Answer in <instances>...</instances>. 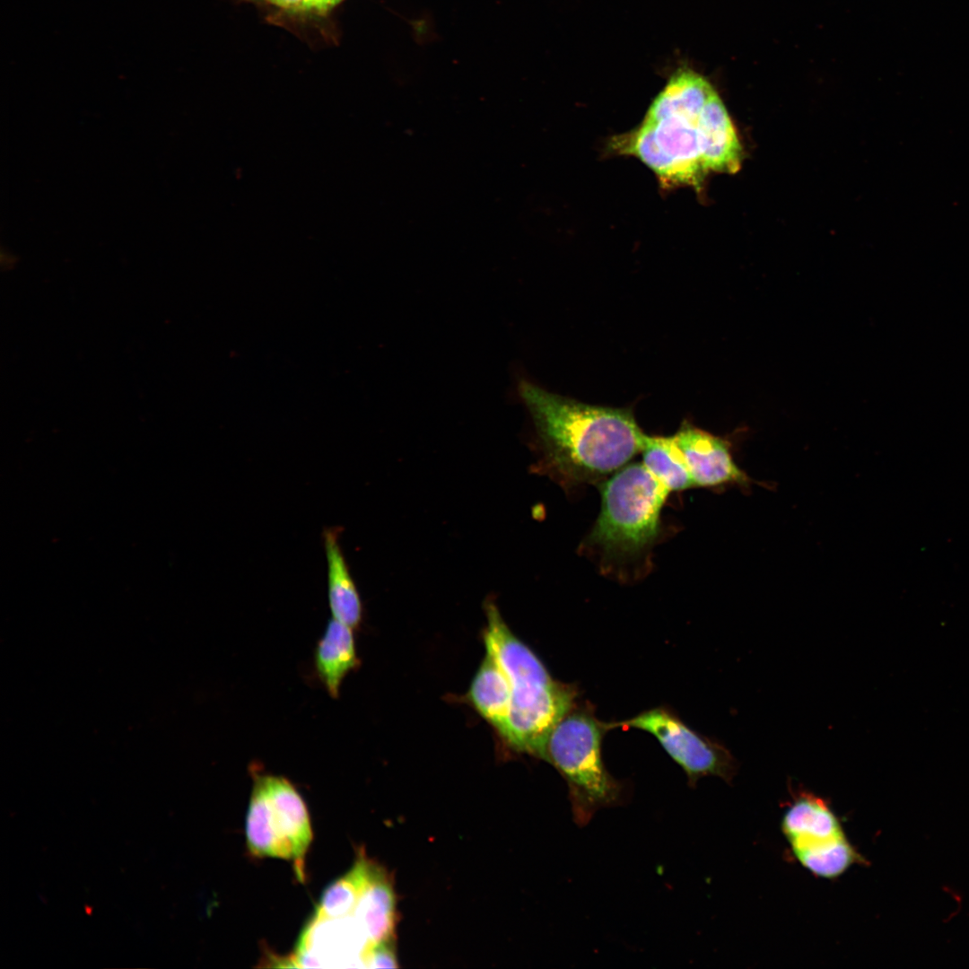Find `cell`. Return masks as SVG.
I'll list each match as a JSON object with an SVG mask.
<instances>
[{"label": "cell", "mask_w": 969, "mask_h": 969, "mask_svg": "<svg viewBox=\"0 0 969 969\" xmlns=\"http://www.w3.org/2000/svg\"><path fill=\"white\" fill-rule=\"evenodd\" d=\"M519 396L549 469L567 488L605 481L642 452L647 434L630 409L585 404L521 380Z\"/></svg>", "instance_id": "obj_1"}, {"label": "cell", "mask_w": 969, "mask_h": 969, "mask_svg": "<svg viewBox=\"0 0 969 969\" xmlns=\"http://www.w3.org/2000/svg\"><path fill=\"white\" fill-rule=\"evenodd\" d=\"M718 97L703 76L679 69L653 100L642 123L614 137L610 150L638 158L664 187L698 188L709 173V130Z\"/></svg>", "instance_id": "obj_2"}, {"label": "cell", "mask_w": 969, "mask_h": 969, "mask_svg": "<svg viewBox=\"0 0 969 969\" xmlns=\"http://www.w3.org/2000/svg\"><path fill=\"white\" fill-rule=\"evenodd\" d=\"M669 493L642 462H630L601 484L600 512L582 549L604 574L632 581L646 572Z\"/></svg>", "instance_id": "obj_3"}, {"label": "cell", "mask_w": 969, "mask_h": 969, "mask_svg": "<svg viewBox=\"0 0 969 969\" xmlns=\"http://www.w3.org/2000/svg\"><path fill=\"white\" fill-rule=\"evenodd\" d=\"M484 645L504 671L511 703L502 737L514 749L541 758L547 738L576 704L573 685L554 680L537 656L508 628L488 604Z\"/></svg>", "instance_id": "obj_4"}, {"label": "cell", "mask_w": 969, "mask_h": 969, "mask_svg": "<svg viewBox=\"0 0 969 969\" xmlns=\"http://www.w3.org/2000/svg\"><path fill=\"white\" fill-rule=\"evenodd\" d=\"M608 729L588 706L576 704L554 727L544 747L541 759L564 778L573 819L580 826L599 809L624 801L623 783L608 773L602 759L601 744Z\"/></svg>", "instance_id": "obj_5"}, {"label": "cell", "mask_w": 969, "mask_h": 969, "mask_svg": "<svg viewBox=\"0 0 969 969\" xmlns=\"http://www.w3.org/2000/svg\"><path fill=\"white\" fill-rule=\"evenodd\" d=\"M246 817V839L257 857L294 861L299 876L312 840L305 802L285 778L255 774Z\"/></svg>", "instance_id": "obj_6"}, {"label": "cell", "mask_w": 969, "mask_h": 969, "mask_svg": "<svg viewBox=\"0 0 969 969\" xmlns=\"http://www.w3.org/2000/svg\"><path fill=\"white\" fill-rule=\"evenodd\" d=\"M781 828L792 855L813 874L836 871L854 848L830 804L807 790L792 795Z\"/></svg>", "instance_id": "obj_7"}, {"label": "cell", "mask_w": 969, "mask_h": 969, "mask_svg": "<svg viewBox=\"0 0 969 969\" xmlns=\"http://www.w3.org/2000/svg\"><path fill=\"white\" fill-rule=\"evenodd\" d=\"M607 726L609 729H638L653 735L684 770L692 787L705 776H715L730 784L738 773V762L723 744L694 730L667 707L652 708Z\"/></svg>", "instance_id": "obj_8"}, {"label": "cell", "mask_w": 969, "mask_h": 969, "mask_svg": "<svg viewBox=\"0 0 969 969\" xmlns=\"http://www.w3.org/2000/svg\"><path fill=\"white\" fill-rule=\"evenodd\" d=\"M693 477L694 486L726 484L748 486L752 480L736 464L726 440L683 423L674 434Z\"/></svg>", "instance_id": "obj_9"}, {"label": "cell", "mask_w": 969, "mask_h": 969, "mask_svg": "<svg viewBox=\"0 0 969 969\" xmlns=\"http://www.w3.org/2000/svg\"><path fill=\"white\" fill-rule=\"evenodd\" d=\"M354 915L363 926L366 946L396 938L397 914L393 879L385 868L371 859Z\"/></svg>", "instance_id": "obj_10"}, {"label": "cell", "mask_w": 969, "mask_h": 969, "mask_svg": "<svg viewBox=\"0 0 969 969\" xmlns=\"http://www.w3.org/2000/svg\"><path fill=\"white\" fill-rule=\"evenodd\" d=\"M323 544L327 558V598L332 617L355 628L362 619V602L342 552L337 528L324 529Z\"/></svg>", "instance_id": "obj_11"}, {"label": "cell", "mask_w": 969, "mask_h": 969, "mask_svg": "<svg viewBox=\"0 0 969 969\" xmlns=\"http://www.w3.org/2000/svg\"><path fill=\"white\" fill-rule=\"evenodd\" d=\"M352 629L332 618L315 649L317 675L333 698L338 697L345 677L358 664Z\"/></svg>", "instance_id": "obj_12"}, {"label": "cell", "mask_w": 969, "mask_h": 969, "mask_svg": "<svg viewBox=\"0 0 969 969\" xmlns=\"http://www.w3.org/2000/svg\"><path fill=\"white\" fill-rule=\"evenodd\" d=\"M468 696L478 712L502 734L510 709V684L501 666L488 652L474 677Z\"/></svg>", "instance_id": "obj_13"}, {"label": "cell", "mask_w": 969, "mask_h": 969, "mask_svg": "<svg viewBox=\"0 0 969 969\" xmlns=\"http://www.w3.org/2000/svg\"><path fill=\"white\" fill-rule=\"evenodd\" d=\"M642 463L669 491L694 486L684 455L673 436L647 435Z\"/></svg>", "instance_id": "obj_14"}, {"label": "cell", "mask_w": 969, "mask_h": 969, "mask_svg": "<svg viewBox=\"0 0 969 969\" xmlns=\"http://www.w3.org/2000/svg\"><path fill=\"white\" fill-rule=\"evenodd\" d=\"M364 966L370 968H397L396 938L367 945L360 955Z\"/></svg>", "instance_id": "obj_15"}, {"label": "cell", "mask_w": 969, "mask_h": 969, "mask_svg": "<svg viewBox=\"0 0 969 969\" xmlns=\"http://www.w3.org/2000/svg\"><path fill=\"white\" fill-rule=\"evenodd\" d=\"M341 0H307L305 3V10L324 13L334 7Z\"/></svg>", "instance_id": "obj_16"}, {"label": "cell", "mask_w": 969, "mask_h": 969, "mask_svg": "<svg viewBox=\"0 0 969 969\" xmlns=\"http://www.w3.org/2000/svg\"><path fill=\"white\" fill-rule=\"evenodd\" d=\"M280 7L292 10L301 11L304 10L305 0H267Z\"/></svg>", "instance_id": "obj_17"}, {"label": "cell", "mask_w": 969, "mask_h": 969, "mask_svg": "<svg viewBox=\"0 0 969 969\" xmlns=\"http://www.w3.org/2000/svg\"><path fill=\"white\" fill-rule=\"evenodd\" d=\"M306 1H307V0H305V3H306ZM305 3H304V10H305Z\"/></svg>", "instance_id": "obj_18"}]
</instances>
